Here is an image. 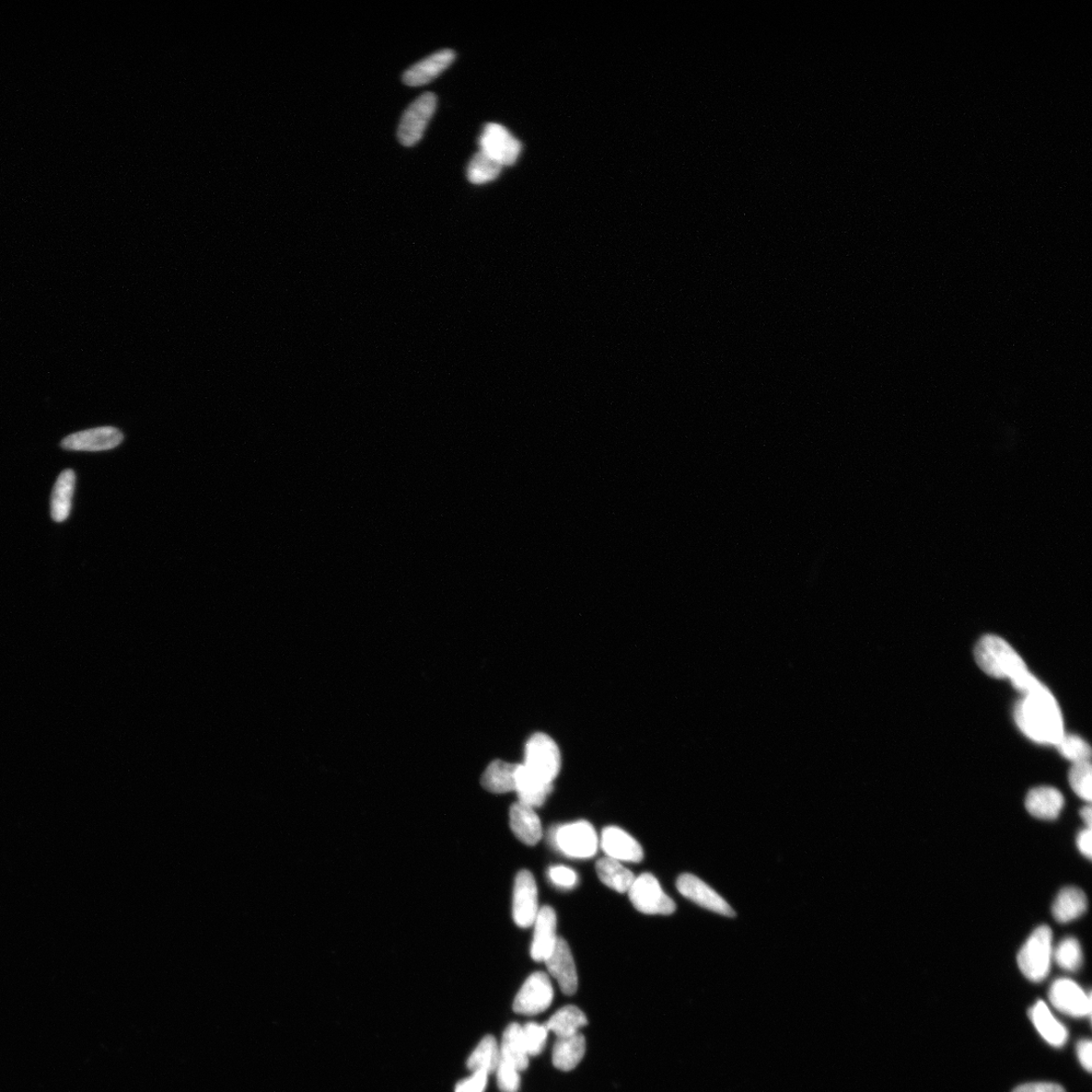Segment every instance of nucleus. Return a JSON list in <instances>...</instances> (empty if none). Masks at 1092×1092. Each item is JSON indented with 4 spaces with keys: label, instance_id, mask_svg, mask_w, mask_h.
<instances>
[{
    "label": "nucleus",
    "instance_id": "f257e3e1",
    "mask_svg": "<svg viewBox=\"0 0 1092 1092\" xmlns=\"http://www.w3.org/2000/svg\"><path fill=\"white\" fill-rule=\"evenodd\" d=\"M1015 719L1022 733L1043 745L1055 746L1064 735L1060 707L1042 683L1017 703Z\"/></svg>",
    "mask_w": 1092,
    "mask_h": 1092
},
{
    "label": "nucleus",
    "instance_id": "f03ea898",
    "mask_svg": "<svg viewBox=\"0 0 1092 1092\" xmlns=\"http://www.w3.org/2000/svg\"><path fill=\"white\" fill-rule=\"evenodd\" d=\"M976 663L987 675L1007 679L1022 694L1039 686L1041 682L1029 672L1025 661L1002 637L985 635L974 649Z\"/></svg>",
    "mask_w": 1092,
    "mask_h": 1092
},
{
    "label": "nucleus",
    "instance_id": "7ed1b4c3",
    "mask_svg": "<svg viewBox=\"0 0 1092 1092\" xmlns=\"http://www.w3.org/2000/svg\"><path fill=\"white\" fill-rule=\"evenodd\" d=\"M1053 934L1047 926H1041L1032 933L1018 955L1019 967L1032 982L1047 979L1053 961Z\"/></svg>",
    "mask_w": 1092,
    "mask_h": 1092
},
{
    "label": "nucleus",
    "instance_id": "20e7f679",
    "mask_svg": "<svg viewBox=\"0 0 1092 1092\" xmlns=\"http://www.w3.org/2000/svg\"><path fill=\"white\" fill-rule=\"evenodd\" d=\"M522 765L534 779L543 784H553L561 771L560 749L550 736L534 734L526 742L525 763Z\"/></svg>",
    "mask_w": 1092,
    "mask_h": 1092
},
{
    "label": "nucleus",
    "instance_id": "39448f33",
    "mask_svg": "<svg viewBox=\"0 0 1092 1092\" xmlns=\"http://www.w3.org/2000/svg\"><path fill=\"white\" fill-rule=\"evenodd\" d=\"M550 840L557 850L570 858L588 859L598 851L597 832L586 820L553 828L550 832Z\"/></svg>",
    "mask_w": 1092,
    "mask_h": 1092
},
{
    "label": "nucleus",
    "instance_id": "423d86ee",
    "mask_svg": "<svg viewBox=\"0 0 1092 1092\" xmlns=\"http://www.w3.org/2000/svg\"><path fill=\"white\" fill-rule=\"evenodd\" d=\"M634 908L645 914L669 915L676 911V904L661 889L658 879L649 873L635 877L629 892Z\"/></svg>",
    "mask_w": 1092,
    "mask_h": 1092
},
{
    "label": "nucleus",
    "instance_id": "0eeeda50",
    "mask_svg": "<svg viewBox=\"0 0 1092 1092\" xmlns=\"http://www.w3.org/2000/svg\"><path fill=\"white\" fill-rule=\"evenodd\" d=\"M553 996V987L548 974L533 973L514 999V1012L523 1016L541 1014L552 1005Z\"/></svg>",
    "mask_w": 1092,
    "mask_h": 1092
},
{
    "label": "nucleus",
    "instance_id": "6e6552de",
    "mask_svg": "<svg viewBox=\"0 0 1092 1092\" xmlns=\"http://www.w3.org/2000/svg\"><path fill=\"white\" fill-rule=\"evenodd\" d=\"M437 107V98L433 92L418 98L406 110L401 119L398 130L399 140L402 145L411 147L419 142L426 130V127Z\"/></svg>",
    "mask_w": 1092,
    "mask_h": 1092
},
{
    "label": "nucleus",
    "instance_id": "1a4fd4ad",
    "mask_svg": "<svg viewBox=\"0 0 1092 1092\" xmlns=\"http://www.w3.org/2000/svg\"><path fill=\"white\" fill-rule=\"evenodd\" d=\"M481 153L489 156L499 166H513L521 153V143L505 127L487 124L480 138Z\"/></svg>",
    "mask_w": 1092,
    "mask_h": 1092
},
{
    "label": "nucleus",
    "instance_id": "9d476101",
    "mask_svg": "<svg viewBox=\"0 0 1092 1092\" xmlns=\"http://www.w3.org/2000/svg\"><path fill=\"white\" fill-rule=\"evenodd\" d=\"M1051 1005L1060 1013L1072 1018L1090 1017L1092 1002L1090 993H1086L1076 982L1068 979H1057L1049 991Z\"/></svg>",
    "mask_w": 1092,
    "mask_h": 1092
},
{
    "label": "nucleus",
    "instance_id": "9b49d317",
    "mask_svg": "<svg viewBox=\"0 0 1092 1092\" xmlns=\"http://www.w3.org/2000/svg\"><path fill=\"white\" fill-rule=\"evenodd\" d=\"M539 908V891L536 879L527 870L517 874L513 891V919L515 924L526 928L536 922Z\"/></svg>",
    "mask_w": 1092,
    "mask_h": 1092
},
{
    "label": "nucleus",
    "instance_id": "f8f14e48",
    "mask_svg": "<svg viewBox=\"0 0 1092 1092\" xmlns=\"http://www.w3.org/2000/svg\"><path fill=\"white\" fill-rule=\"evenodd\" d=\"M124 434L118 428L104 426L85 430L65 437L61 446L73 451H106L118 447Z\"/></svg>",
    "mask_w": 1092,
    "mask_h": 1092
},
{
    "label": "nucleus",
    "instance_id": "ddd939ff",
    "mask_svg": "<svg viewBox=\"0 0 1092 1092\" xmlns=\"http://www.w3.org/2000/svg\"><path fill=\"white\" fill-rule=\"evenodd\" d=\"M546 968L559 982L563 993L573 995L577 992L579 980L572 951L563 938L556 944L550 956L544 961Z\"/></svg>",
    "mask_w": 1092,
    "mask_h": 1092
},
{
    "label": "nucleus",
    "instance_id": "4468645a",
    "mask_svg": "<svg viewBox=\"0 0 1092 1092\" xmlns=\"http://www.w3.org/2000/svg\"><path fill=\"white\" fill-rule=\"evenodd\" d=\"M677 888L683 897L706 910L726 916H735V912L730 908V905L699 877L692 874L681 875L677 880Z\"/></svg>",
    "mask_w": 1092,
    "mask_h": 1092
},
{
    "label": "nucleus",
    "instance_id": "2eb2a0df",
    "mask_svg": "<svg viewBox=\"0 0 1092 1092\" xmlns=\"http://www.w3.org/2000/svg\"><path fill=\"white\" fill-rule=\"evenodd\" d=\"M600 844L606 857L618 859L619 862L640 863L643 861L644 850L641 844L618 827L604 829Z\"/></svg>",
    "mask_w": 1092,
    "mask_h": 1092
},
{
    "label": "nucleus",
    "instance_id": "dca6fc26",
    "mask_svg": "<svg viewBox=\"0 0 1092 1092\" xmlns=\"http://www.w3.org/2000/svg\"><path fill=\"white\" fill-rule=\"evenodd\" d=\"M534 935L530 954L534 961L544 962L553 950L556 936V913L552 906L545 905L539 909L536 922H534Z\"/></svg>",
    "mask_w": 1092,
    "mask_h": 1092
},
{
    "label": "nucleus",
    "instance_id": "f3484780",
    "mask_svg": "<svg viewBox=\"0 0 1092 1092\" xmlns=\"http://www.w3.org/2000/svg\"><path fill=\"white\" fill-rule=\"evenodd\" d=\"M456 53L449 49L441 50L424 60L413 65L403 76L406 86L421 87L437 78L455 61Z\"/></svg>",
    "mask_w": 1092,
    "mask_h": 1092
},
{
    "label": "nucleus",
    "instance_id": "a211bd4d",
    "mask_svg": "<svg viewBox=\"0 0 1092 1092\" xmlns=\"http://www.w3.org/2000/svg\"><path fill=\"white\" fill-rule=\"evenodd\" d=\"M510 828L516 838L527 846H536L542 838V826L538 813L533 808L514 804L510 808Z\"/></svg>",
    "mask_w": 1092,
    "mask_h": 1092
},
{
    "label": "nucleus",
    "instance_id": "6ab92c4d",
    "mask_svg": "<svg viewBox=\"0 0 1092 1092\" xmlns=\"http://www.w3.org/2000/svg\"><path fill=\"white\" fill-rule=\"evenodd\" d=\"M1063 806L1062 793L1053 787L1033 788L1026 798V808L1030 815L1040 819H1056L1059 817Z\"/></svg>",
    "mask_w": 1092,
    "mask_h": 1092
},
{
    "label": "nucleus",
    "instance_id": "aec40b11",
    "mask_svg": "<svg viewBox=\"0 0 1092 1092\" xmlns=\"http://www.w3.org/2000/svg\"><path fill=\"white\" fill-rule=\"evenodd\" d=\"M1033 1026L1042 1038L1056 1048H1061L1068 1040V1031L1051 1013L1044 1002L1039 1001L1029 1012Z\"/></svg>",
    "mask_w": 1092,
    "mask_h": 1092
},
{
    "label": "nucleus",
    "instance_id": "412c9836",
    "mask_svg": "<svg viewBox=\"0 0 1092 1092\" xmlns=\"http://www.w3.org/2000/svg\"><path fill=\"white\" fill-rule=\"evenodd\" d=\"M515 780L518 803L533 809L542 806L553 792V784H542L534 779L522 764L517 765Z\"/></svg>",
    "mask_w": 1092,
    "mask_h": 1092
},
{
    "label": "nucleus",
    "instance_id": "4be33fe9",
    "mask_svg": "<svg viewBox=\"0 0 1092 1092\" xmlns=\"http://www.w3.org/2000/svg\"><path fill=\"white\" fill-rule=\"evenodd\" d=\"M586 1053V1039L582 1032L566 1038H557L553 1051V1064L562 1072H571Z\"/></svg>",
    "mask_w": 1092,
    "mask_h": 1092
},
{
    "label": "nucleus",
    "instance_id": "5701e85b",
    "mask_svg": "<svg viewBox=\"0 0 1092 1092\" xmlns=\"http://www.w3.org/2000/svg\"><path fill=\"white\" fill-rule=\"evenodd\" d=\"M499 1047V1060L513 1065L520 1072L526 1071L529 1066V1055L523 1040L522 1027L517 1022L507 1027Z\"/></svg>",
    "mask_w": 1092,
    "mask_h": 1092
},
{
    "label": "nucleus",
    "instance_id": "b1692460",
    "mask_svg": "<svg viewBox=\"0 0 1092 1092\" xmlns=\"http://www.w3.org/2000/svg\"><path fill=\"white\" fill-rule=\"evenodd\" d=\"M75 484L73 470H65L58 476L51 497V516L55 522H63L71 515Z\"/></svg>",
    "mask_w": 1092,
    "mask_h": 1092
},
{
    "label": "nucleus",
    "instance_id": "393cba45",
    "mask_svg": "<svg viewBox=\"0 0 1092 1092\" xmlns=\"http://www.w3.org/2000/svg\"><path fill=\"white\" fill-rule=\"evenodd\" d=\"M1086 909L1085 893L1076 887H1066L1057 896L1052 906V913L1057 922L1067 924L1082 916Z\"/></svg>",
    "mask_w": 1092,
    "mask_h": 1092
},
{
    "label": "nucleus",
    "instance_id": "a878e982",
    "mask_svg": "<svg viewBox=\"0 0 1092 1092\" xmlns=\"http://www.w3.org/2000/svg\"><path fill=\"white\" fill-rule=\"evenodd\" d=\"M517 765L499 760L492 762L482 777L483 787L496 794L515 792Z\"/></svg>",
    "mask_w": 1092,
    "mask_h": 1092
},
{
    "label": "nucleus",
    "instance_id": "bb28decb",
    "mask_svg": "<svg viewBox=\"0 0 1092 1092\" xmlns=\"http://www.w3.org/2000/svg\"><path fill=\"white\" fill-rule=\"evenodd\" d=\"M596 871L603 885L619 893L629 892L635 880V876L630 869L625 868L618 859L609 857L599 859Z\"/></svg>",
    "mask_w": 1092,
    "mask_h": 1092
},
{
    "label": "nucleus",
    "instance_id": "cd10ccee",
    "mask_svg": "<svg viewBox=\"0 0 1092 1092\" xmlns=\"http://www.w3.org/2000/svg\"><path fill=\"white\" fill-rule=\"evenodd\" d=\"M587 1025L588 1019L582 1010L575 1005H566L557 1010L544 1026L549 1032H554L557 1038H566L575 1035Z\"/></svg>",
    "mask_w": 1092,
    "mask_h": 1092
},
{
    "label": "nucleus",
    "instance_id": "c85d7f7f",
    "mask_svg": "<svg viewBox=\"0 0 1092 1092\" xmlns=\"http://www.w3.org/2000/svg\"><path fill=\"white\" fill-rule=\"evenodd\" d=\"M499 1062V1047L496 1039L486 1036L469 1057L467 1066L472 1072H484L486 1074L496 1072Z\"/></svg>",
    "mask_w": 1092,
    "mask_h": 1092
},
{
    "label": "nucleus",
    "instance_id": "c756f323",
    "mask_svg": "<svg viewBox=\"0 0 1092 1092\" xmlns=\"http://www.w3.org/2000/svg\"><path fill=\"white\" fill-rule=\"evenodd\" d=\"M503 166L483 153H476L470 162L468 179L473 184H484L495 180Z\"/></svg>",
    "mask_w": 1092,
    "mask_h": 1092
},
{
    "label": "nucleus",
    "instance_id": "7c9ffc66",
    "mask_svg": "<svg viewBox=\"0 0 1092 1092\" xmlns=\"http://www.w3.org/2000/svg\"><path fill=\"white\" fill-rule=\"evenodd\" d=\"M1053 960L1066 971H1077L1083 964V951L1075 938H1066L1053 951Z\"/></svg>",
    "mask_w": 1092,
    "mask_h": 1092
},
{
    "label": "nucleus",
    "instance_id": "2f4dec72",
    "mask_svg": "<svg viewBox=\"0 0 1092 1092\" xmlns=\"http://www.w3.org/2000/svg\"><path fill=\"white\" fill-rule=\"evenodd\" d=\"M1091 764L1089 761H1083L1073 763L1071 772H1069V783H1071L1073 792L1082 799L1090 803L1092 799L1091 793Z\"/></svg>",
    "mask_w": 1092,
    "mask_h": 1092
},
{
    "label": "nucleus",
    "instance_id": "473e14b6",
    "mask_svg": "<svg viewBox=\"0 0 1092 1092\" xmlns=\"http://www.w3.org/2000/svg\"><path fill=\"white\" fill-rule=\"evenodd\" d=\"M1055 747L1059 750L1064 758L1073 763L1089 761L1091 756L1088 743L1077 736L1064 734Z\"/></svg>",
    "mask_w": 1092,
    "mask_h": 1092
},
{
    "label": "nucleus",
    "instance_id": "72a5a7b5",
    "mask_svg": "<svg viewBox=\"0 0 1092 1092\" xmlns=\"http://www.w3.org/2000/svg\"><path fill=\"white\" fill-rule=\"evenodd\" d=\"M548 1029L538 1022H527L522 1027L523 1040H525L529 1057L540 1055L548 1041Z\"/></svg>",
    "mask_w": 1092,
    "mask_h": 1092
},
{
    "label": "nucleus",
    "instance_id": "f704fd0d",
    "mask_svg": "<svg viewBox=\"0 0 1092 1092\" xmlns=\"http://www.w3.org/2000/svg\"><path fill=\"white\" fill-rule=\"evenodd\" d=\"M497 1083L502 1092H518L520 1088V1072L513 1065L499 1060L497 1067Z\"/></svg>",
    "mask_w": 1092,
    "mask_h": 1092
},
{
    "label": "nucleus",
    "instance_id": "c9c22d12",
    "mask_svg": "<svg viewBox=\"0 0 1092 1092\" xmlns=\"http://www.w3.org/2000/svg\"><path fill=\"white\" fill-rule=\"evenodd\" d=\"M549 876L554 886L563 889H572L578 885V875L571 868L555 866L550 869Z\"/></svg>",
    "mask_w": 1092,
    "mask_h": 1092
},
{
    "label": "nucleus",
    "instance_id": "e433bc0d",
    "mask_svg": "<svg viewBox=\"0 0 1092 1092\" xmlns=\"http://www.w3.org/2000/svg\"><path fill=\"white\" fill-rule=\"evenodd\" d=\"M487 1075L484 1072H473V1075L467 1079L461 1080L455 1089V1092H485L487 1085Z\"/></svg>",
    "mask_w": 1092,
    "mask_h": 1092
},
{
    "label": "nucleus",
    "instance_id": "4c0bfd02",
    "mask_svg": "<svg viewBox=\"0 0 1092 1092\" xmlns=\"http://www.w3.org/2000/svg\"><path fill=\"white\" fill-rule=\"evenodd\" d=\"M1077 1056L1080 1064L1086 1072H1091L1092 1068V1043L1090 1040H1082L1077 1044Z\"/></svg>",
    "mask_w": 1092,
    "mask_h": 1092
},
{
    "label": "nucleus",
    "instance_id": "58836bf2",
    "mask_svg": "<svg viewBox=\"0 0 1092 1092\" xmlns=\"http://www.w3.org/2000/svg\"><path fill=\"white\" fill-rule=\"evenodd\" d=\"M1013 1092H1065L1064 1088L1056 1084L1033 1083L1017 1087Z\"/></svg>",
    "mask_w": 1092,
    "mask_h": 1092
},
{
    "label": "nucleus",
    "instance_id": "ea45409f",
    "mask_svg": "<svg viewBox=\"0 0 1092 1092\" xmlns=\"http://www.w3.org/2000/svg\"><path fill=\"white\" fill-rule=\"evenodd\" d=\"M1076 842H1077V846H1078L1079 851L1082 852V854L1084 856H1085L1087 859H1091V856H1092V849H1091L1092 832H1091V829L1087 828V829H1085L1084 831L1080 832L1077 836Z\"/></svg>",
    "mask_w": 1092,
    "mask_h": 1092
},
{
    "label": "nucleus",
    "instance_id": "a19ab883",
    "mask_svg": "<svg viewBox=\"0 0 1092 1092\" xmlns=\"http://www.w3.org/2000/svg\"><path fill=\"white\" fill-rule=\"evenodd\" d=\"M1080 816H1082L1084 821L1086 823L1087 828L1091 829V824H1092L1091 807L1089 806L1084 807L1082 809V811H1080Z\"/></svg>",
    "mask_w": 1092,
    "mask_h": 1092
}]
</instances>
